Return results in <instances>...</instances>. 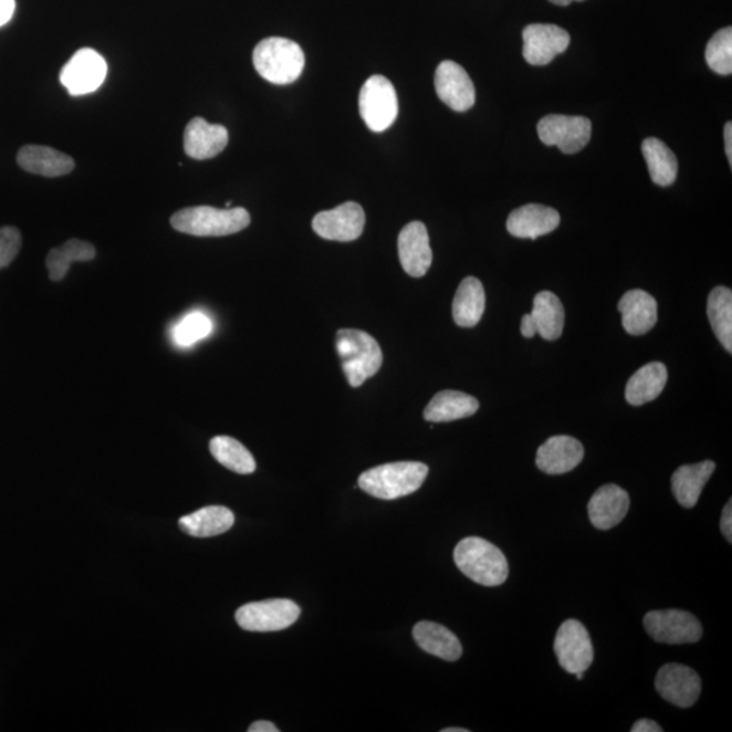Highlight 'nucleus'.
Masks as SVG:
<instances>
[{
	"label": "nucleus",
	"instance_id": "nucleus-1",
	"mask_svg": "<svg viewBox=\"0 0 732 732\" xmlns=\"http://www.w3.org/2000/svg\"><path fill=\"white\" fill-rule=\"evenodd\" d=\"M429 468L417 461H399L370 468L358 479L359 489L377 500L394 501L421 489Z\"/></svg>",
	"mask_w": 732,
	"mask_h": 732
},
{
	"label": "nucleus",
	"instance_id": "nucleus-2",
	"mask_svg": "<svg viewBox=\"0 0 732 732\" xmlns=\"http://www.w3.org/2000/svg\"><path fill=\"white\" fill-rule=\"evenodd\" d=\"M454 563L468 578L482 586L505 584L509 564L502 551L488 540L467 537L456 545Z\"/></svg>",
	"mask_w": 732,
	"mask_h": 732
},
{
	"label": "nucleus",
	"instance_id": "nucleus-3",
	"mask_svg": "<svg viewBox=\"0 0 732 732\" xmlns=\"http://www.w3.org/2000/svg\"><path fill=\"white\" fill-rule=\"evenodd\" d=\"M250 221L244 208L191 207L174 213L170 223L178 232L208 238L232 236L248 228Z\"/></svg>",
	"mask_w": 732,
	"mask_h": 732
},
{
	"label": "nucleus",
	"instance_id": "nucleus-4",
	"mask_svg": "<svg viewBox=\"0 0 732 732\" xmlns=\"http://www.w3.org/2000/svg\"><path fill=\"white\" fill-rule=\"evenodd\" d=\"M337 352L346 379L357 388L375 376L383 365L377 341L362 330L342 328L337 333Z\"/></svg>",
	"mask_w": 732,
	"mask_h": 732
},
{
	"label": "nucleus",
	"instance_id": "nucleus-5",
	"mask_svg": "<svg viewBox=\"0 0 732 732\" xmlns=\"http://www.w3.org/2000/svg\"><path fill=\"white\" fill-rule=\"evenodd\" d=\"M253 63L263 80L273 85H290L303 74L305 56L295 41L269 38L255 46Z\"/></svg>",
	"mask_w": 732,
	"mask_h": 732
},
{
	"label": "nucleus",
	"instance_id": "nucleus-6",
	"mask_svg": "<svg viewBox=\"0 0 732 732\" xmlns=\"http://www.w3.org/2000/svg\"><path fill=\"white\" fill-rule=\"evenodd\" d=\"M358 104L364 123L370 130H387L398 117V95L393 83L381 75L372 76L364 83Z\"/></svg>",
	"mask_w": 732,
	"mask_h": 732
},
{
	"label": "nucleus",
	"instance_id": "nucleus-7",
	"mask_svg": "<svg viewBox=\"0 0 732 732\" xmlns=\"http://www.w3.org/2000/svg\"><path fill=\"white\" fill-rule=\"evenodd\" d=\"M302 614L299 605L285 598L250 603L237 610L239 627L250 632L282 631L295 624Z\"/></svg>",
	"mask_w": 732,
	"mask_h": 732
},
{
	"label": "nucleus",
	"instance_id": "nucleus-8",
	"mask_svg": "<svg viewBox=\"0 0 732 732\" xmlns=\"http://www.w3.org/2000/svg\"><path fill=\"white\" fill-rule=\"evenodd\" d=\"M645 628L658 644H698L703 636V627L692 614L686 610H652L645 616Z\"/></svg>",
	"mask_w": 732,
	"mask_h": 732
},
{
	"label": "nucleus",
	"instance_id": "nucleus-9",
	"mask_svg": "<svg viewBox=\"0 0 732 732\" xmlns=\"http://www.w3.org/2000/svg\"><path fill=\"white\" fill-rule=\"evenodd\" d=\"M540 140L545 146L560 147L563 154L573 155L584 149L590 142L592 122L581 116L550 114L537 125Z\"/></svg>",
	"mask_w": 732,
	"mask_h": 732
},
{
	"label": "nucleus",
	"instance_id": "nucleus-10",
	"mask_svg": "<svg viewBox=\"0 0 732 732\" xmlns=\"http://www.w3.org/2000/svg\"><path fill=\"white\" fill-rule=\"evenodd\" d=\"M555 653L562 668L569 675L585 673L594 659L589 632L578 620L564 621L556 634Z\"/></svg>",
	"mask_w": 732,
	"mask_h": 732
},
{
	"label": "nucleus",
	"instance_id": "nucleus-11",
	"mask_svg": "<svg viewBox=\"0 0 732 732\" xmlns=\"http://www.w3.org/2000/svg\"><path fill=\"white\" fill-rule=\"evenodd\" d=\"M106 72L105 59L98 52L83 48L64 65L60 82L71 95L80 97L98 90L105 81Z\"/></svg>",
	"mask_w": 732,
	"mask_h": 732
},
{
	"label": "nucleus",
	"instance_id": "nucleus-12",
	"mask_svg": "<svg viewBox=\"0 0 732 732\" xmlns=\"http://www.w3.org/2000/svg\"><path fill=\"white\" fill-rule=\"evenodd\" d=\"M365 227V212L356 202L317 213L312 220V228L323 239L335 242H353L362 237Z\"/></svg>",
	"mask_w": 732,
	"mask_h": 732
},
{
	"label": "nucleus",
	"instance_id": "nucleus-13",
	"mask_svg": "<svg viewBox=\"0 0 732 732\" xmlns=\"http://www.w3.org/2000/svg\"><path fill=\"white\" fill-rule=\"evenodd\" d=\"M438 98L452 111H470L477 101L475 86L460 64L446 60L438 65L435 76Z\"/></svg>",
	"mask_w": 732,
	"mask_h": 732
},
{
	"label": "nucleus",
	"instance_id": "nucleus-14",
	"mask_svg": "<svg viewBox=\"0 0 732 732\" xmlns=\"http://www.w3.org/2000/svg\"><path fill=\"white\" fill-rule=\"evenodd\" d=\"M524 39V55L532 65H547L561 53L566 52L569 45V34L561 27L550 23H532L522 32Z\"/></svg>",
	"mask_w": 732,
	"mask_h": 732
},
{
	"label": "nucleus",
	"instance_id": "nucleus-15",
	"mask_svg": "<svg viewBox=\"0 0 732 732\" xmlns=\"http://www.w3.org/2000/svg\"><path fill=\"white\" fill-rule=\"evenodd\" d=\"M656 688L659 696L669 703L680 708H690L700 698L701 680L699 675L688 666L668 663L659 669Z\"/></svg>",
	"mask_w": 732,
	"mask_h": 732
},
{
	"label": "nucleus",
	"instance_id": "nucleus-16",
	"mask_svg": "<svg viewBox=\"0 0 732 732\" xmlns=\"http://www.w3.org/2000/svg\"><path fill=\"white\" fill-rule=\"evenodd\" d=\"M398 253L405 272L414 279H421L433 262V251L426 226L421 221H411L398 238Z\"/></svg>",
	"mask_w": 732,
	"mask_h": 732
},
{
	"label": "nucleus",
	"instance_id": "nucleus-17",
	"mask_svg": "<svg viewBox=\"0 0 732 732\" xmlns=\"http://www.w3.org/2000/svg\"><path fill=\"white\" fill-rule=\"evenodd\" d=\"M584 456V447L574 437L555 436L538 448L536 464L548 475H562L577 468Z\"/></svg>",
	"mask_w": 732,
	"mask_h": 732
},
{
	"label": "nucleus",
	"instance_id": "nucleus-18",
	"mask_svg": "<svg viewBox=\"0 0 732 732\" xmlns=\"http://www.w3.org/2000/svg\"><path fill=\"white\" fill-rule=\"evenodd\" d=\"M227 144L228 130L223 125L209 124L201 117H196L186 125L184 147L190 158L212 159L224 151Z\"/></svg>",
	"mask_w": 732,
	"mask_h": 732
},
{
	"label": "nucleus",
	"instance_id": "nucleus-19",
	"mask_svg": "<svg viewBox=\"0 0 732 732\" xmlns=\"http://www.w3.org/2000/svg\"><path fill=\"white\" fill-rule=\"evenodd\" d=\"M561 224V215L554 208L530 203L510 213L506 228L510 236L537 239L548 236Z\"/></svg>",
	"mask_w": 732,
	"mask_h": 732
},
{
	"label": "nucleus",
	"instance_id": "nucleus-20",
	"mask_svg": "<svg viewBox=\"0 0 732 732\" xmlns=\"http://www.w3.org/2000/svg\"><path fill=\"white\" fill-rule=\"evenodd\" d=\"M631 505L626 490L616 484H605L592 496L589 502V519L599 531H608L626 519Z\"/></svg>",
	"mask_w": 732,
	"mask_h": 732
},
{
	"label": "nucleus",
	"instance_id": "nucleus-21",
	"mask_svg": "<svg viewBox=\"0 0 732 732\" xmlns=\"http://www.w3.org/2000/svg\"><path fill=\"white\" fill-rule=\"evenodd\" d=\"M623 320V327L628 334L645 335L656 326L658 303L650 293L641 290L629 291L617 305Z\"/></svg>",
	"mask_w": 732,
	"mask_h": 732
},
{
	"label": "nucleus",
	"instance_id": "nucleus-22",
	"mask_svg": "<svg viewBox=\"0 0 732 732\" xmlns=\"http://www.w3.org/2000/svg\"><path fill=\"white\" fill-rule=\"evenodd\" d=\"M17 161L22 170L48 178L67 176L75 167L71 156L45 146L22 147Z\"/></svg>",
	"mask_w": 732,
	"mask_h": 732
},
{
	"label": "nucleus",
	"instance_id": "nucleus-23",
	"mask_svg": "<svg viewBox=\"0 0 732 732\" xmlns=\"http://www.w3.org/2000/svg\"><path fill=\"white\" fill-rule=\"evenodd\" d=\"M715 468L717 464L711 460L678 468L671 477V490L682 508L692 509L698 505L699 498Z\"/></svg>",
	"mask_w": 732,
	"mask_h": 732
},
{
	"label": "nucleus",
	"instance_id": "nucleus-24",
	"mask_svg": "<svg viewBox=\"0 0 732 732\" xmlns=\"http://www.w3.org/2000/svg\"><path fill=\"white\" fill-rule=\"evenodd\" d=\"M478 410L479 401L473 396L447 389V391L438 393L429 401L423 411V418L431 423L452 422L471 417Z\"/></svg>",
	"mask_w": 732,
	"mask_h": 732
},
{
	"label": "nucleus",
	"instance_id": "nucleus-25",
	"mask_svg": "<svg viewBox=\"0 0 732 732\" xmlns=\"http://www.w3.org/2000/svg\"><path fill=\"white\" fill-rule=\"evenodd\" d=\"M414 639L423 651L431 656L443 659V661L454 662L463 653L458 636L449 631L448 628L433 621H421L414 627Z\"/></svg>",
	"mask_w": 732,
	"mask_h": 732
},
{
	"label": "nucleus",
	"instance_id": "nucleus-26",
	"mask_svg": "<svg viewBox=\"0 0 732 732\" xmlns=\"http://www.w3.org/2000/svg\"><path fill=\"white\" fill-rule=\"evenodd\" d=\"M236 524V515L223 506H208L179 519L178 525L194 537H213L223 535Z\"/></svg>",
	"mask_w": 732,
	"mask_h": 732
},
{
	"label": "nucleus",
	"instance_id": "nucleus-27",
	"mask_svg": "<svg viewBox=\"0 0 732 732\" xmlns=\"http://www.w3.org/2000/svg\"><path fill=\"white\" fill-rule=\"evenodd\" d=\"M485 309V293L482 282L475 278L461 281L452 305L454 323L460 327H475L482 320Z\"/></svg>",
	"mask_w": 732,
	"mask_h": 732
},
{
	"label": "nucleus",
	"instance_id": "nucleus-28",
	"mask_svg": "<svg viewBox=\"0 0 732 732\" xmlns=\"http://www.w3.org/2000/svg\"><path fill=\"white\" fill-rule=\"evenodd\" d=\"M666 383L668 369L662 363L641 366L627 383L626 399L632 406L646 405L662 394Z\"/></svg>",
	"mask_w": 732,
	"mask_h": 732
},
{
	"label": "nucleus",
	"instance_id": "nucleus-29",
	"mask_svg": "<svg viewBox=\"0 0 732 732\" xmlns=\"http://www.w3.org/2000/svg\"><path fill=\"white\" fill-rule=\"evenodd\" d=\"M533 321H535L537 334L545 341L561 338L564 328L563 304L555 293L543 291L537 293L533 300Z\"/></svg>",
	"mask_w": 732,
	"mask_h": 732
},
{
	"label": "nucleus",
	"instance_id": "nucleus-30",
	"mask_svg": "<svg viewBox=\"0 0 732 732\" xmlns=\"http://www.w3.org/2000/svg\"><path fill=\"white\" fill-rule=\"evenodd\" d=\"M641 153L645 155L653 184L666 188L676 182L678 161L673 151L663 142L650 137L641 144Z\"/></svg>",
	"mask_w": 732,
	"mask_h": 732
},
{
	"label": "nucleus",
	"instance_id": "nucleus-31",
	"mask_svg": "<svg viewBox=\"0 0 732 732\" xmlns=\"http://www.w3.org/2000/svg\"><path fill=\"white\" fill-rule=\"evenodd\" d=\"M708 320L713 333L724 349L732 353V292L730 287L717 286L708 297Z\"/></svg>",
	"mask_w": 732,
	"mask_h": 732
},
{
	"label": "nucleus",
	"instance_id": "nucleus-32",
	"mask_svg": "<svg viewBox=\"0 0 732 732\" xmlns=\"http://www.w3.org/2000/svg\"><path fill=\"white\" fill-rule=\"evenodd\" d=\"M95 258V249L85 240L71 239L62 248L52 249L46 257V269L52 281H62L67 275L71 263L88 262Z\"/></svg>",
	"mask_w": 732,
	"mask_h": 732
},
{
	"label": "nucleus",
	"instance_id": "nucleus-33",
	"mask_svg": "<svg viewBox=\"0 0 732 732\" xmlns=\"http://www.w3.org/2000/svg\"><path fill=\"white\" fill-rule=\"evenodd\" d=\"M209 449H211L213 458L228 470L240 473V475H250L255 471L257 463L253 454L236 438L215 437L209 443Z\"/></svg>",
	"mask_w": 732,
	"mask_h": 732
},
{
	"label": "nucleus",
	"instance_id": "nucleus-34",
	"mask_svg": "<svg viewBox=\"0 0 732 732\" xmlns=\"http://www.w3.org/2000/svg\"><path fill=\"white\" fill-rule=\"evenodd\" d=\"M705 60L708 67L719 75H731L732 72V29L724 28L712 35L707 45Z\"/></svg>",
	"mask_w": 732,
	"mask_h": 732
},
{
	"label": "nucleus",
	"instance_id": "nucleus-35",
	"mask_svg": "<svg viewBox=\"0 0 732 732\" xmlns=\"http://www.w3.org/2000/svg\"><path fill=\"white\" fill-rule=\"evenodd\" d=\"M212 330L213 324L207 315L201 314V312H194L177 324L172 337L179 346H191L196 342L207 338Z\"/></svg>",
	"mask_w": 732,
	"mask_h": 732
},
{
	"label": "nucleus",
	"instance_id": "nucleus-36",
	"mask_svg": "<svg viewBox=\"0 0 732 732\" xmlns=\"http://www.w3.org/2000/svg\"><path fill=\"white\" fill-rule=\"evenodd\" d=\"M21 232L14 227L0 228V269L8 268L20 253Z\"/></svg>",
	"mask_w": 732,
	"mask_h": 732
},
{
	"label": "nucleus",
	"instance_id": "nucleus-37",
	"mask_svg": "<svg viewBox=\"0 0 732 732\" xmlns=\"http://www.w3.org/2000/svg\"><path fill=\"white\" fill-rule=\"evenodd\" d=\"M720 530L728 542H732V502L729 501L728 505L723 509L722 520H720Z\"/></svg>",
	"mask_w": 732,
	"mask_h": 732
},
{
	"label": "nucleus",
	"instance_id": "nucleus-38",
	"mask_svg": "<svg viewBox=\"0 0 732 732\" xmlns=\"http://www.w3.org/2000/svg\"><path fill=\"white\" fill-rule=\"evenodd\" d=\"M15 11V0H0V27H4Z\"/></svg>",
	"mask_w": 732,
	"mask_h": 732
},
{
	"label": "nucleus",
	"instance_id": "nucleus-39",
	"mask_svg": "<svg viewBox=\"0 0 732 732\" xmlns=\"http://www.w3.org/2000/svg\"><path fill=\"white\" fill-rule=\"evenodd\" d=\"M632 732H663L658 723L650 719H640L632 725Z\"/></svg>",
	"mask_w": 732,
	"mask_h": 732
},
{
	"label": "nucleus",
	"instance_id": "nucleus-40",
	"mask_svg": "<svg viewBox=\"0 0 732 732\" xmlns=\"http://www.w3.org/2000/svg\"><path fill=\"white\" fill-rule=\"evenodd\" d=\"M521 334L524 335L525 338H533L537 334L536 324L531 314L522 316Z\"/></svg>",
	"mask_w": 732,
	"mask_h": 732
},
{
	"label": "nucleus",
	"instance_id": "nucleus-41",
	"mask_svg": "<svg viewBox=\"0 0 732 732\" xmlns=\"http://www.w3.org/2000/svg\"><path fill=\"white\" fill-rule=\"evenodd\" d=\"M280 730L275 728L273 723L266 722V720H260L250 725L249 732H279Z\"/></svg>",
	"mask_w": 732,
	"mask_h": 732
},
{
	"label": "nucleus",
	"instance_id": "nucleus-42",
	"mask_svg": "<svg viewBox=\"0 0 732 732\" xmlns=\"http://www.w3.org/2000/svg\"><path fill=\"white\" fill-rule=\"evenodd\" d=\"M725 155H728L730 166H732V124L728 123L724 127Z\"/></svg>",
	"mask_w": 732,
	"mask_h": 732
},
{
	"label": "nucleus",
	"instance_id": "nucleus-43",
	"mask_svg": "<svg viewBox=\"0 0 732 732\" xmlns=\"http://www.w3.org/2000/svg\"><path fill=\"white\" fill-rule=\"evenodd\" d=\"M550 2L556 6H568L573 2H584V0H550Z\"/></svg>",
	"mask_w": 732,
	"mask_h": 732
},
{
	"label": "nucleus",
	"instance_id": "nucleus-44",
	"mask_svg": "<svg viewBox=\"0 0 732 732\" xmlns=\"http://www.w3.org/2000/svg\"><path fill=\"white\" fill-rule=\"evenodd\" d=\"M468 731H470V730H467V729H454V728H452V729H443V730H442V732H468Z\"/></svg>",
	"mask_w": 732,
	"mask_h": 732
},
{
	"label": "nucleus",
	"instance_id": "nucleus-45",
	"mask_svg": "<svg viewBox=\"0 0 732 732\" xmlns=\"http://www.w3.org/2000/svg\"><path fill=\"white\" fill-rule=\"evenodd\" d=\"M575 676H577L578 680H584L585 673H577Z\"/></svg>",
	"mask_w": 732,
	"mask_h": 732
}]
</instances>
